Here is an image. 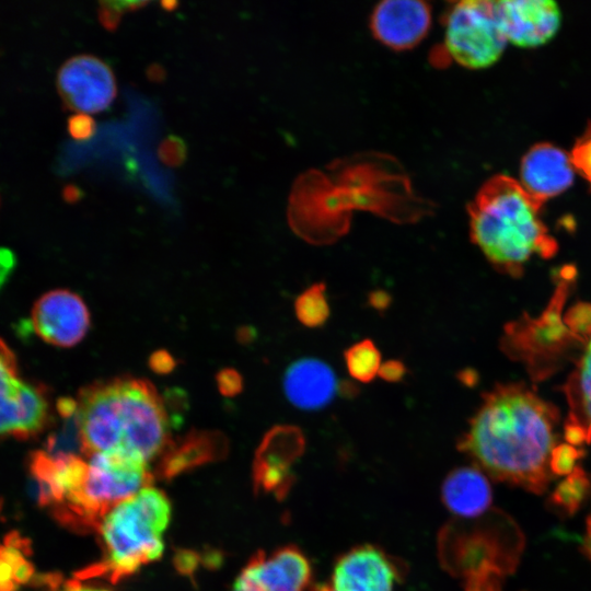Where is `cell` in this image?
<instances>
[{
    "label": "cell",
    "mask_w": 591,
    "mask_h": 591,
    "mask_svg": "<svg viewBox=\"0 0 591 591\" xmlns=\"http://www.w3.org/2000/svg\"><path fill=\"white\" fill-rule=\"evenodd\" d=\"M557 410L521 384L497 385L484 396L459 442L490 477L542 493L554 476Z\"/></svg>",
    "instance_id": "cell-1"
},
{
    "label": "cell",
    "mask_w": 591,
    "mask_h": 591,
    "mask_svg": "<svg viewBox=\"0 0 591 591\" xmlns=\"http://www.w3.org/2000/svg\"><path fill=\"white\" fill-rule=\"evenodd\" d=\"M74 403L84 456L121 450L148 462L171 442L163 399L144 379L118 376L94 382L80 390Z\"/></svg>",
    "instance_id": "cell-2"
},
{
    "label": "cell",
    "mask_w": 591,
    "mask_h": 591,
    "mask_svg": "<svg viewBox=\"0 0 591 591\" xmlns=\"http://www.w3.org/2000/svg\"><path fill=\"white\" fill-rule=\"evenodd\" d=\"M543 205L519 181L493 176L468 206L471 239L495 268L520 276L533 256L549 258L557 251L540 216Z\"/></svg>",
    "instance_id": "cell-3"
},
{
    "label": "cell",
    "mask_w": 591,
    "mask_h": 591,
    "mask_svg": "<svg viewBox=\"0 0 591 591\" xmlns=\"http://www.w3.org/2000/svg\"><path fill=\"white\" fill-rule=\"evenodd\" d=\"M171 512L167 496L151 486L113 508L97 530L104 558L78 572V578L104 577L115 583L160 559Z\"/></svg>",
    "instance_id": "cell-4"
},
{
    "label": "cell",
    "mask_w": 591,
    "mask_h": 591,
    "mask_svg": "<svg viewBox=\"0 0 591 591\" xmlns=\"http://www.w3.org/2000/svg\"><path fill=\"white\" fill-rule=\"evenodd\" d=\"M153 476L147 461L116 450L90 456L80 493L53 509L62 524L81 532H97L103 518L119 503L150 487Z\"/></svg>",
    "instance_id": "cell-5"
},
{
    "label": "cell",
    "mask_w": 591,
    "mask_h": 591,
    "mask_svg": "<svg viewBox=\"0 0 591 591\" xmlns=\"http://www.w3.org/2000/svg\"><path fill=\"white\" fill-rule=\"evenodd\" d=\"M508 40L496 1L464 0L445 16L444 47L453 61L467 69H485L502 55Z\"/></svg>",
    "instance_id": "cell-6"
},
{
    "label": "cell",
    "mask_w": 591,
    "mask_h": 591,
    "mask_svg": "<svg viewBox=\"0 0 591 591\" xmlns=\"http://www.w3.org/2000/svg\"><path fill=\"white\" fill-rule=\"evenodd\" d=\"M51 412L46 386L22 375L13 350L0 339V437L37 436L48 427Z\"/></svg>",
    "instance_id": "cell-7"
},
{
    "label": "cell",
    "mask_w": 591,
    "mask_h": 591,
    "mask_svg": "<svg viewBox=\"0 0 591 591\" xmlns=\"http://www.w3.org/2000/svg\"><path fill=\"white\" fill-rule=\"evenodd\" d=\"M404 573L401 560L379 546L362 544L338 556L328 581L310 591H394Z\"/></svg>",
    "instance_id": "cell-8"
},
{
    "label": "cell",
    "mask_w": 591,
    "mask_h": 591,
    "mask_svg": "<svg viewBox=\"0 0 591 591\" xmlns=\"http://www.w3.org/2000/svg\"><path fill=\"white\" fill-rule=\"evenodd\" d=\"M56 88L63 105L74 114L103 112L117 95L112 68L90 54L68 58L57 71Z\"/></svg>",
    "instance_id": "cell-9"
},
{
    "label": "cell",
    "mask_w": 591,
    "mask_h": 591,
    "mask_svg": "<svg viewBox=\"0 0 591 591\" xmlns=\"http://www.w3.org/2000/svg\"><path fill=\"white\" fill-rule=\"evenodd\" d=\"M303 449L304 439L298 428L278 426L269 430L258 445L253 462L255 491L283 499L293 485L292 466Z\"/></svg>",
    "instance_id": "cell-10"
},
{
    "label": "cell",
    "mask_w": 591,
    "mask_h": 591,
    "mask_svg": "<svg viewBox=\"0 0 591 591\" xmlns=\"http://www.w3.org/2000/svg\"><path fill=\"white\" fill-rule=\"evenodd\" d=\"M31 324L44 341L62 348L73 347L89 331L90 312L80 296L56 289L34 303Z\"/></svg>",
    "instance_id": "cell-11"
},
{
    "label": "cell",
    "mask_w": 591,
    "mask_h": 591,
    "mask_svg": "<svg viewBox=\"0 0 591 591\" xmlns=\"http://www.w3.org/2000/svg\"><path fill=\"white\" fill-rule=\"evenodd\" d=\"M496 8L508 43L519 47L547 43L560 25V10L552 0H500Z\"/></svg>",
    "instance_id": "cell-12"
},
{
    "label": "cell",
    "mask_w": 591,
    "mask_h": 591,
    "mask_svg": "<svg viewBox=\"0 0 591 591\" xmlns=\"http://www.w3.org/2000/svg\"><path fill=\"white\" fill-rule=\"evenodd\" d=\"M431 25V9L419 0H385L376 4L371 15V30L383 45L409 49L419 44Z\"/></svg>",
    "instance_id": "cell-13"
},
{
    "label": "cell",
    "mask_w": 591,
    "mask_h": 591,
    "mask_svg": "<svg viewBox=\"0 0 591 591\" xmlns=\"http://www.w3.org/2000/svg\"><path fill=\"white\" fill-rule=\"evenodd\" d=\"M576 171L570 154L548 142L531 147L520 165V184L541 202L560 195L573 182Z\"/></svg>",
    "instance_id": "cell-14"
},
{
    "label": "cell",
    "mask_w": 591,
    "mask_h": 591,
    "mask_svg": "<svg viewBox=\"0 0 591 591\" xmlns=\"http://www.w3.org/2000/svg\"><path fill=\"white\" fill-rule=\"evenodd\" d=\"M264 591H304L311 587L312 567L296 545L277 548L270 555L256 552L243 568Z\"/></svg>",
    "instance_id": "cell-15"
},
{
    "label": "cell",
    "mask_w": 591,
    "mask_h": 591,
    "mask_svg": "<svg viewBox=\"0 0 591 591\" xmlns=\"http://www.w3.org/2000/svg\"><path fill=\"white\" fill-rule=\"evenodd\" d=\"M228 450L229 443L223 433L192 430L176 440H171L159 456L155 472L159 478L171 480L183 473L222 460Z\"/></svg>",
    "instance_id": "cell-16"
},
{
    "label": "cell",
    "mask_w": 591,
    "mask_h": 591,
    "mask_svg": "<svg viewBox=\"0 0 591 591\" xmlns=\"http://www.w3.org/2000/svg\"><path fill=\"white\" fill-rule=\"evenodd\" d=\"M337 386L333 370L317 359H300L293 362L285 373L286 396L301 409L322 408L333 399Z\"/></svg>",
    "instance_id": "cell-17"
},
{
    "label": "cell",
    "mask_w": 591,
    "mask_h": 591,
    "mask_svg": "<svg viewBox=\"0 0 591 591\" xmlns=\"http://www.w3.org/2000/svg\"><path fill=\"white\" fill-rule=\"evenodd\" d=\"M442 502L455 515L477 517L491 502V487L483 472L473 466L457 467L444 478Z\"/></svg>",
    "instance_id": "cell-18"
},
{
    "label": "cell",
    "mask_w": 591,
    "mask_h": 591,
    "mask_svg": "<svg viewBox=\"0 0 591 591\" xmlns=\"http://www.w3.org/2000/svg\"><path fill=\"white\" fill-rule=\"evenodd\" d=\"M569 415L565 424L567 441L577 447L591 441V336L566 385Z\"/></svg>",
    "instance_id": "cell-19"
},
{
    "label": "cell",
    "mask_w": 591,
    "mask_h": 591,
    "mask_svg": "<svg viewBox=\"0 0 591 591\" xmlns=\"http://www.w3.org/2000/svg\"><path fill=\"white\" fill-rule=\"evenodd\" d=\"M34 569L25 558L22 540L18 535L7 537L0 545V591H15L33 576Z\"/></svg>",
    "instance_id": "cell-20"
},
{
    "label": "cell",
    "mask_w": 591,
    "mask_h": 591,
    "mask_svg": "<svg viewBox=\"0 0 591 591\" xmlns=\"http://www.w3.org/2000/svg\"><path fill=\"white\" fill-rule=\"evenodd\" d=\"M344 356L348 373L355 380L369 383L379 374L381 354L372 340L363 339L354 344Z\"/></svg>",
    "instance_id": "cell-21"
},
{
    "label": "cell",
    "mask_w": 591,
    "mask_h": 591,
    "mask_svg": "<svg viewBox=\"0 0 591 591\" xmlns=\"http://www.w3.org/2000/svg\"><path fill=\"white\" fill-rule=\"evenodd\" d=\"M294 313L304 326L314 328L323 325L329 316L326 286L316 282L305 289L294 301Z\"/></svg>",
    "instance_id": "cell-22"
},
{
    "label": "cell",
    "mask_w": 591,
    "mask_h": 591,
    "mask_svg": "<svg viewBox=\"0 0 591 591\" xmlns=\"http://www.w3.org/2000/svg\"><path fill=\"white\" fill-rule=\"evenodd\" d=\"M589 488V479L581 468L576 467V470L558 485L553 495V500L557 507L571 512L581 503Z\"/></svg>",
    "instance_id": "cell-23"
},
{
    "label": "cell",
    "mask_w": 591,
    "mask_h": 591,
    "mask_svg": "<svg viewBox=\"0 0 591 591\" xmlns=\"http://www.w3.org/2000/svg\"><path fill=\"white\" fill-rule=\"evenodd\" d=\"M158 157L166 166H179L187 158L186 142L176 135H169L160 142L158 147Z\"/></svg>",
    "instance_id": "cell-24"
},
{
    "label": "cell",
    "mask_w": 591,
    "mask_h": 591,
    "mask_svg": "<svg viewBox=\"0 0 591 591\" xmlns=\"http://www.w3.org/2000/svg\"><path fill=\"white\" fill-rule=\"evenodd\" d=\"M570 159L575 171L591 184V127L576 141Z\"/></svg>",
    "instance_id": "cell-25"
},
{
    "label": "cell",
    "mask_w": 591,
    "mask_h": 591,
    "mask_svg": "<svg viewBox=\"0 0 591 591\" xmlns=\"http://www.w3.org/2000/svg\"><path fill=\"white\" fill-rule=\"evenodd\" d=\"M581 451L571 444H558L551 460V470L554 475L570 474L576 470V462Z\"/></svg>",
    "instance_id": "cell-26"
},
{
    "label": "cell",
    "mask_w": 591,
    "mask_h": 591,
    "mask_svg": "<svg viewBox=\"0 0 591 591\" xmlns=\"http://www.w3.org/2000/svg\"><path fill=\"white\" fill-rule=\"evenodd\" d=\"M69 135L78 141L90 140L96 131L95 120L88 114H73L68 118Z\"/></svg>",
    "instance_id": "cell-27"
},
{
    "label": "cell",
    "mask_w": 591,
    "mask_h": 591,
    "mask_svg": "<svg viewBox=\"0 0 591 591\" xmlns=\"http://www.w3.org/2000/svg\"><path fill=\"white\" fill-rule=\"evenodd\" d=\"M217 384L223 395L232 396L242 390V378L233 369L221 370L217 375Z\"/></svg>",
    "instance_id": "cell-28"
},
{
    "label": "cell",
    "mask_w": 591,
    "mask_h": 591,
    "mask_svg": "<svg viewBox=\"0 0 591 591\" xmlns=\"http://www.w3.org/2000/svg\"><path fill=\"white\" fill-rule=\"evenodd\" d=\"M99 20L103 27L108 31H115L119 25L123 12L118 9L115 1L100 2Z\"/></svg>",
    "instance_id": "cell-29"
},
{
    "label": "cell",
    "mask_w": 591,
    "mask_h": 591,
    "mask_svg": "<svg viewBox=\"0 0 591 591\" xmlns=\"http://www.w3.org/2000/svg\"><path fill=\"white\" fill-rule=\"evenodd\" d=\"M198 556L195 552L181 551L177 552L174 557V565L179 573L185 576H193L198 565Z\"/></svg>",
    "instance_id": "cell-30"
},
{
    "label": "cell",
    "mask_w": 591,
    "mask_h": 591,
    "mask_svg": "<svg viewBox=\"0 0 591 591\" xmlns=\"http://www.w3.org/2000/svg\"><path fill=\"white\" fill-rule=\"evenodd\" d=\"M16 265V258L12 251L0 247V291L9 280Z\"/></svg>",
    "instance_id": "cell-31"
},
{
    "label": "cell",
    "mask_w": 591,
    "mask_h": 591,
    "mask_svg": "<svg viewBox=\"0 0 591 591\" xmlns=\"http://www.w3.org/2000/svg\"><path fill=\"white\" fill-rule=\"evenodd\" d=\"M406 372L405 366L398 360H389L381 364L379 376L387 382L402 380Z\"/></svg>",
    "instance_id": "cell-32"
},
{
    "label": "cell",
    "mask_w": 591,
    "mask_h": 591,
    "mask_svg": "<svg viewBox=\"0 0 591 591\" xmlns=\"http://www.w3.org/2000/svg\"><path fill=\"white\" fill-rule=\"evenodd\" d=\"M150 367L158 373H169L175 367V361L169 352L160 350L151 356Z\"/></svg>",
    "instance_id": "cell-33"
},
{
    "label": "cell",
    "mask_w": 591,
    "mask_h": 591,
    "mask_svg": "<svg viewBox=\"0 0 591 591\" xmlns=\"http://www.w3.org/2000/svg\"><path fill=\"white\" fill-rule=\"evenodd\" d=\"M232 591H264L258 583L242 569L236 578Z\"/></svg>",
    "instance_id": "cell-34"
},
{
    "label": "cell",
    "mask_w": 591,
    "mask_h": 591,
    "mask_svg": "<svg viewBox=\"0 0 591 591\" xmlns=\"http://www.w3.org/2000/svg\"><path fill=\"white\" fill-rule=\"evenodd\" d=\"M584 551L591 559V513L589 514L588 520H587V529H586V536H584Z\"/></svg>",
    "instance_id": "cell-35"
},
{
    "label": "cell",
    "mask_w": 591,
    "mask_h": 591,
    "mask_svg": "<svg viewBox=\"0 0 591 591\" xmlns=\"http://www.w3.org/2000/svg\"><path fill=\"white\" fill-rule=\"evenodd\" d=\"M65 193H66V199L70 200V201L77 200L81 195L80 194L81 192L78 190L76 187H72V186L67 187Z\"/></svg>",
    "instance_id": "cell-36"
},
{
    "label": "cell",
    "mask_w": 591,
    "mask_h": 591,
    "mask_svg": "<svg viewBox=\"0 0 591 591\" xmlns=\"http://www.w3.org/2000/svg\"><path fill=\"white\" fill-rule=\"evenodd\" d=\"M148 76L152 80H160L162 78V68L152 65V67L148 69Z\"/></svg>",
    "instance_id": "cell-37"
},
{
    "label": "cell",
    "mask_w": 591,
    "mask_h": 591,
    "mask_svg": "<svg viewBox=\"0 0 591 591\" xmlns=\"http://www.w3.org/2000/svg\"><path fill=\"white\" fill-rule=\"evenodd\" d=\"M177 5H178V3L176 1H163V2H161V7L166 11H172Z\"/></svg>",
    "instance_id": "cell-38"
}]
</instances>
